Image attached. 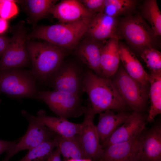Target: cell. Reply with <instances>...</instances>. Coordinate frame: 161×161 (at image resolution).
<instances>
[{
    "label": "cell",
    "instance_id": "cell-1",
    "mask_svg": "<svg viewBox=\"0 0 161 161\" xmlns=\"http://www.w3.org/2000/svg\"><path fill=\"white\" fill-rule=\"evenodd\" d=\"M83 87L95 115L111 109H121L126 105L110 78L99 76L90 69L84 71Z\"/></svg>",
    "mask_w": 161,
    "mask_h": 161
},
{
    "label": "cell",
    "instance_id": "cell-2",
    "mask_svg": "<svg viewBox=\"0 0 161 161\" xmlns=\"http://www.w3.org/2000/svg\"><path fill=\"white\" fill-rule=\"evenodd\" d=\"M26 46L32 64V73L37 82L47 84L63 62L66 54L64 49L47 41L31 42Z\"/></svg>",
    "mask_w": 161,
    "mask_h": 161
},
{
    "label": "cell",
    "instance_id": "cell-3",
    "mask_svg": "<svg viewBox=\"0 0 161 161\" xmlns=\"http://www.w3.org/2000/svg\"><path fill=\"white\" fill-rule=\"evenodd\" d=\"M93 19L43 26L36 28L29 37L45 40L55 45L70 48L75 46L87 32Z\"/></svg>",
    "mask_w": 161,
    "mask_h": 161
},
{
    "label": "cell",
    "instance_id": "cell-4",
    "mask_svg": "<svg viewBox=\"0 0 161 161\" xmlns=\"http://www.w3.org/2000/svg\"><path fill=\"white\" fill-rule=\"evenodd\" d=\"M118 30L122 39L140 54L145 49H156L158 46V37L140 14L125 16L118 20Z\"/></svg>",
    "mask_w": 161,
    "mask_h": 161
},
{
    "label": "cell",
    "instance_id": "cell-5",
    "mask_svg": "<svg viewBox=\"0 0 161 161\" xmlns=\"http://www.w3.org/2000/svg\"><path fill=\"white\" fill-rule=\"evenodd\" d=\"M37 83L31 70L21 67L0 70V92L9 96L38 99Z\"/></svg>",
    "mask_w": 161,
    "mask_h": 161
},
{
    "label": "cell",
    "instance_id": "cell-6",
    "mask_svg": "<svg viewBox=\"0 0 161 161\" xmlns=\"http://www.w3.org/2000/svg\"><path fill=\"white\" fill-rule=\"evenodd\" d=\"M112 77L110 79L114 87L126 104L134 111H143L147 98L146 87L131 77L123 67H119Z\"/></svg>",
    "mask_w": 161,
    "mask_h": 161
},
{
    "label": "cell",
    "instance_id": "cell-7",
    "mask_svg": "<svg viewBox=\"0 0 161 161\" xmlns=\"http://www.w3.org/2000/svg\"><path fill=\"white\" fill-rule=\"evenodd\" d=\"M21 113L29 122L27 130L24 136L6 152V155L2 161H9L20 151L29 150L44 142L53 140L56 134L38 121L35 116L25 109H23Z\"/></svg>",
    "mask_w": 161,
    "mask_h": 161
},
{
    "label": "cell",
    "instance_id": "cell-8",
    "mask_svg": "<svg viewBox=\"0 0 161 161\" xmlns=\"http://www.w3.org/2000/svg\"><path fill=\"white\" fill-rule=\"evenodd\" d=\"M38 100L44 102L59 117L67 119L79 117L84 114L86 106L80 96L54 90L38 91Z\"/></svg>",
    "mask_w": 161,
    "mask_h": 161
},
{
    "label": "cell",
    "instance_id": "cell-9",
    "mask_svg": "<svg viewBox=\"0 0 161 161\" xmlns=\"http://www.w3.org/2000/svg\"><path fill=\"white\" fill-rule=\"evenodd\" d=\"M84 73L73 64L62 62L47 84L54 90L80 96L83 92Z\"/></svg>",
    "mask_w": 161,
    "mask_h": 161
},
{
    "label": "cell",
    "instance_id": "cell-10",
    "mask_svg": "<svg viewBox=\"0 0 161 161\" xmlns=\"http://www.w3.org/2000/svg\"><path fill=\"white\" fill-rule=\"evenodd\" d=\"M16 27L0 60V70L27 66L30 60L27 49L26 32L23 23Z\"/></svg>",
    "mask_w": 161,
    "mask_h": 161
},
{
    "label": "cell",
    "instance_id": "cell-11",
    "mask_svg": "<svg viewBox=\"0 0 161 161\" xmlns=\"http://www.w3.org/2000/svg\"><path fill=\"white\" fill-rule=\"evenodd\" d=\"M86 106L80 132L77 137L87 159L95 161L100 160L103 149L100 143L96 126L94 123L95 115L92 112L90 102Z\"/></svg>",
    "mask_w": 161,
    "mask_h": 161
},
{
    "label": "cell",
    "instance_id": "cell-12",
    "mask_svg": "<svg viewBox=\"0 0 161 161\" xmlns=\"http://www.w3.org/2000/svg\"><path fill=\"white\" fill-rule=\"evenodd\" d=\"M147 118L134 111L102 145L103 149L116 143L129 141L140 135L145 129Z\"/></svg>",
    "mask_w": 161,
    "mask_h": 161
},
{
    "label": "cell",
    "instance_id": "cell-13",
    "mask_svg": "<svg viewBox=\"0 0 161 161\" xmlns=\"http://www.w3.org/2000/svg\"><path fill=\"white\" fill-rule=\"evenodd\" d=\"M49 13L61 23L93 19L97 14L87 8L80 0H62L51 9Z\"/></svg>",
    "mask_w": 161,
    "mask_h": 161
},
{
    "label": "cell",
    "instance_id": "cell-14",
    "mask_svg": "<svg viewBox=\"0 0 161 161\" xmlns=\"http://www.w3.org/2000/svg\"><path fill=\"white\" fill-rule=\"evenodd\" d=\"M86 32L90 38L100 42L112 38L122 39L119 32L117 18L103 13L97 14L90 22Z\"/></svg>",
    "mask_w": 161,
    "mask_h": 161
},
{
    "label": "cell",
    "instance_id": "cell-15",
    "mask_svg": "<svg viewBox=\"0 0 161 161\" xmlns=\"http://www.w3.org/2000/svg\"><path fill=\"white\" fill-rule=\"evenodd\" d=\"M137 161H161V127L157 124L141 134Z\"/></svg>",
    "mask_w": 161,
    "mask_h": 161
},
{
    "label": "cell",
    "instance_id": "cell-16",
    "mask_svg": "<svg viewBox=\"0 0 161 161\" xmlns=\"http://www.w3.org/2000/svg\"><path fill=\"white\" fill-rule=\"evenodd\" d=\"M141 134L128 141L114 143L103 149L102 161H137Z\"/></svg>",
    "mask_w": 161,
    "mask_h": 161
},
{
    "label": "cell",
    "instance_id": "cell-17",
    "mask_svg": "<svg viewBox=\"0 0 161 161\" xmlns=\"http://www.w3.org/2000/svg\"><path fill=\"white\" fill-rule=\"evenodd\" d=\"M35 117L38 121L51 131L65 137H76L80 132L81 123H75L65 118L48 116L42 109L37 112Z\"/></svg>",
    "mask_w": 161,
    "mask_h": 161
},
{
    "label": "cell",
    "instance_id": "cell-18",
    "mask_svg": "<svg viewBox=\"0 0 161 161\" xmlns=\"http://www.w3.org/2000/svg\"><path fill=\"white\" fill-rule=\"evenodd\" d=\"M119 52L124 69L132 78L147 87L149 83V76L130 49L121 42H119Z\"/></svg>",
    "mask_w": 161,
    "mask_h": 161
},
{
    "label": "cell",
    "instance_id": "cell-19",
    "mask_svg": "<svg viewBox=\"0 0 161 161\" xmlns=\"http://www.w3.org/2000/svg\"><path fill=\"white\" fill-rule=\"evenodd\" d=\"M130 114L121 112L116 114L111 110L100 113L96 128L100 144L102 145L127 119Z\"/></svg>",
    "mask_w": 161,
    "mask_h": 161
},
{
    "label": "cell",
    "instance_id": "cell-20",
    "mask_svg": "<svg viewBox=\"0 0 161 161\" xmlns=\"http://www.w3.org/2000/svg\"><path fill=\"white\" fill-rule=\"evenodd\" d=\"M119 40L115 38L109 39L102 48L100 64L103 77L110 78L119 67Z\"/></svg>",
    "mask_w": 161,
    "mask_h": 161
},
{
    "label": "cell",
    "instance_id": "cell-21",
    "mask_svg": "<svg viewBox=\"0 0 161 161\" xmlns=\"http://www.w3.org/2000/svg\"><path fill=\"white\" fill-rule=\"evenodd\" d=\"M104 44L101 42L89 38L84 41L76 52L82 61L94 73L102 77L100 67L101 52Z\"/></svg>",
    "mask_w": 161,
    "mask_h": 161
},
{
    "label": "cell",
    "instance_id": "cell-22",
    "mask_svg": "<svg viewBox=\"0 0 161 161\" xmlns=\"http://www.w3.org/2000/svg\"><path fill=\"white\" fill-rule=\"evenodd\" d=\"M58 0H27L18 1L24 6L28 15V23L35 25L39 20L44 18L48 14L51 9Z\"/></svg>",
    "mask_w": 161,
    "mask_h": 161
},
{
    "label": "cell",
    "instance_id": "cell-23",
    "mask_svg": "<svg viewBox=\"0 0 161 161\" xmlns=\"http://www.w3.org/2000/svg\"><path fill=\"white\" fill-rule=\"evenodd\" d=\"M151 105L146 121L151 122L161 113V72L149 74Z\"/></svg>",
    "mask_w": 161,
    "mask_h": 161
},
{
    "label": "cell",
    "instance_id": "cell-24",
    "mask_svg": "<svg viewBox=\"0 0 161 161\" xmlns=\"http://www.w3.org/2000/svg\"><path fill=\"white\" fill-rule=\"evenodd\" d=\"M142 17L149 23L155 35H161V13L156 0H146L140 7Z\"/></svg>",
    "mask_w": 161,
    "mask_h": 161
},
{
    "label": "cell",
    "instance_id": "cell-25",
    "mask_svg": "<svg viewBox=\"0 0 161 161\" xmlns=\"http://www.w3.org/2000/svg\"><path fill=\"white\" fill-rule=\"evenodd\" d=\"M139 1L136 0H104L103 13L109 16L117 18L134 14Z\"/></svg>",
    "mask_w": 161,
    "mask_h": 161
},
{
    "label": "cell",
    "instance_id": "cell-26",
    "mask_svg": "<svg viewBox=\"0 0 161 161\" xmlns=\"http://www.w3.org/2000/svg\"><path fill=\"white\" fill-rule=\"evenodd\" d=\"M55 138L57 141L61 154L66 160L70 159L80 160L87 159L78 140L77 137L66 138L56 134Z\"/></svg>",
    "mask_w": 161,
    "mask_h": 161
},
{
    "label": "cell",
    "instance_id": "cell-27",
    "mask_svg": "<svg viewBox=\"0 0 161 161\" xmlns=\"http://www.w3.org/2000/svg\"><path fill=\"white\" fill-rule=\"evenodd\" d=\"M58 146L55 138L50 141L44 142L29 150L27 154L18 161H44Z\"/></svg>",
    "mask_w": 161,
    "mask_h": 161
},
{
    "label": "cell",
    "instance_id": "cell-28",
    "mask_svg": "<svg viewBox=\"0 0 161 161\" xmlns=\"http://www.w3.org/2000/svg\"><path fill=\"white\" fill-rule=\"evenodd\" d=\"M151 73L161 72V53L157 49L147 48L140 53Z\"/></svg>",
    "mask_w": 161,
    "mask_h": 161
},
{
    "label": "cell",
    "instance_id": "cell-29",
    "mask_svg": "<svg viewBox=\"0 0 161 161\" xmlns=\"http://www.w3.org/2000/svg\"><path fill=\"white\" fill-rule=\"evenodd\" d=\"M17 1L4 0L0 3V17L7 20L16 15L18 12L16 4Z\"/></svg>",
    "mask_w": 161,
    "mask_h": 161
},
{
    "label": "cell",
    "instance_id": "cell-30",
    "mask_svg": "<svg viewBox=\"0 0 161 161\" xmlns=\"http://www.w3.org/2000/svg\"><path fill=\"white\" fill-rule=\"evenodd\" d=\"M104 0H82L80 1L87 8L96 13H103Z\"/></svg>",
    "mask_w": 161,
    "mask_h": 161
},
{
    "label": "cell",
    "instance_id": "cell-31",
    "mask_svg": "<svg viewBox=\"0 0 161 161\" xmlns=\"http://www.w3.org/2000/svg\"><path fill=\"white\" fill-rule=\"evenodd\" d=\"M19 140V139L15 141H9L0 139V155L4 152H6Z\"/></svg>",
    "mask_w": 161,
    "mask_h": 161
},
{
    "label": "cell",
    "instance_id": "cell-32",
    "mask_svg": "<svg viewBox=\"0 0 161 161\" xmlns=\"http://www.w3.org/2000/svg\"><path fill=\"white\" fill-rule=\"evenodd\" d=\"M10 39L6 36L0 35V57H2L7 47Z\"/></svg>",
    "mask_w": 161,
    "mask_h": 161
},
{
    "label": "cell",
    "instance_id": "cell-33",
    "mask_svg": "<svg viewBox=\"0 0 161 161\" xmlns=\"http://www.w3.org/2000/svg\"><path fill=\"white\" fill-rule=\"evenodd\" d=\"M61 153L58 146L54 151H53L45 161H61Z\"/></svg>",
    "mask_w": 161,
    "mask_h": 161
},
{
    "label": "cell",
    "instance_id": "cell-34",
    "mask_svg": "<svg viewBox=\"0 0 161 161\" xmlns=\"http://www.w3.org/2000/svg\"><path fill=\"white\" fill-rule=\"evenodd\" d=\"M8 27V24L7 20L0 18V34L5 32Z\"/></svg>",
    "mask_w": 161,
    "mask_h": 161
},
{
    "label": "cell",
    "instance_id": "cell-35",
    "mask_svg": "<svg viewBox=\"0 0 161 161\" xmlns=\"http://www.w3.org/2000/svg\"><path fill=\"white\" fill-rule=\"evenodd\" d=\"M91 159H84L80 160L70 159L66 160V161H91Z\"/></svg>",
    "mask_w": 161,
    "mask_h": 161
},
{
    "label": "cell",
    "instance_id": "cell-36",
    "mask_svg": "<svg viewBox=\"0 0 161 161\" xmlns=\"http://www.w3.org/2000/svg\"><path fill=\"white\" fill-rule=\"evenodd\" d=\"M4 0H0V3L4 1Z\"/></svg>",
    "mask_w": 161,
    "mask_h": 161
},
{
    "label": "cell",
    "instance_id": "cell-37",
    "mask_svg": "<svg viewBox=\"0 0 161 161\" xmlns=\"http://www.w3.org/2000/svg\"><path fill=\"white\" fill-rule=\"evenodd\" d=\"M101 161H102L101 160Z\"/></svg>",
    "mask_w": 161,
    "mask_h": 161
},
{
    "label": "cell",
    "instance_id": "cell-38",
    "mask_svg": "<svg viewBox=\"0 0 161 161\" xmlns=\"http://www.w3.org/2000/svg\"><path fill=\"white\" fill-rule=\"evenodd\" d=\"M100 161H101L100 160Z\"/></svg>",
    "mask_w": 161,
    "mask_h": 161
}]
</instances>
